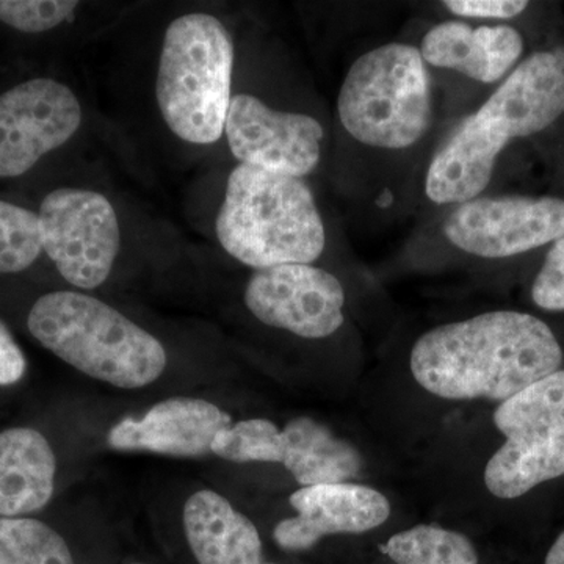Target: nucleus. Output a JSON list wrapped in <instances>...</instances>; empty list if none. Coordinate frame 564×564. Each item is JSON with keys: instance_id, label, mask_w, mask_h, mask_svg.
<instances>
[{"instance_id": "nucleus-1", "label": "nucleus", "mask_w": 564, "mask_h": 564, "mask_svg": "<svg viewBox=\"0 0 564 564\" xmlns=\"http://www.w3.org/2000/svg\"><path fill=\"white\" fill-rule=\"evenodd\" d=\"M563 350L543 321L516 311H492L436 326L415 340L411 372L445 400L505 402L558 372Z\"/></svg>"}, {"instance_id": "nucleus-2", "label": "nucleus", "mask_w": 564, "mask_h": 564, "mask_svg": "<svg viewBox=\"0 0 564 564\" xmlns=\"http://www.w3.org/2000/svg\"><path fill=\"white\" fill-rule=\"evenodd\" d=\"M217 237L234 259L258 270L314 262L326 245L306 182L242 163L226 185Z\"/></svg>"}, {"instance_id": "nucleus-3", "label": "nucleus", "mask_w": 564, "mask_h": 564, "mask_svg": "<svg viewBox=\"0 0 564 564\" xmlns=\"http://www.w3.org/2000/svg\"><path fill=\"white\" fill-rule=\"evenodd\" d=\"M29 332L79 372L122 389L154 383L166 351L152 334L95 296L52 292L33 304Z\"/></svg>"}, {"instance_id": "nucleus-4", "label": "nucleus", "mask_w": 564, "mask_h": 564, "mask_svg": "<svg viewBox=\"0 0 564 564\" xmlns=\"http://www.w3.org/2000/svg\"><path fill=\"white\" fill-rule=\"evenodd\" d=\"M232 68L231 35L217 18L192 13L169 25L155 91L163 120L180 139L193 144L221 139Z\"/></svg>"}, {"instance_id": "nucleus-5", "label": "nucleus", "mask_w": 564, "mask_h": 564, "mask_svg": "<svg viewBox=\"0 0 564 564\" xmlns=\"http://www.w3.org/2000/svg\"><path fill=\"white\" fill-rule=\"evenodd\" d=\"M343 126L367 147H413L432 124V91L421 51L391 43L352 63L337 98Z\"/></svg>"}, {"instance_id": "nucleus-6", "label": "nucleus", "mask_w": 564, "mask_h": 564, "mask_svg": "<svg viewBox=\"0 0 564 564\" xmlns=\"http://www.w3.org/2000/svg\"><path fill=\"white\" fill-rule=\"evenodd\" d=\"M505 443L486 464L485 485L518 499L564 475V370L505 400L494 413Z\"/></svg>"}, {"instance_id": "nucleus-7", "label": "nucleus", "mask_w": 564, "mask_h": 564, "mask_svg": "<svg viewBox=\"0 0 564 564\" xmlns=\"http://www.w3.org/2000/svg\"><path fill=\"white\" fill-rule=\"evenodd\" d=\"M212 454L232 463H280L304 486L345 484L362 469L359 452L311 417L284 429L267 419H250L221 430Z\"/></svg>"}, {"instance_id": "nucleus-8", "label": "nucleus", "mask_w": 564, "mask_h": 564, "mask_svg": "<svg viewBox=\"0 0 564 564\" xmlns=\"http://www.w3.org/2000/svg\"><path fill=\"white\" fill-rule=\"evenodd\" d=\"M43 250L69 284L93 291L107 281L120 251V223L101 193L58 188L40 207Z\"/></svg>"}, {"instance_id": "nucleus-9", "label": "nucleus", "mask_w": 564, "mask_h": 564, "mask_svg": "<svg viewBox=\"0 0 564 564\" xmlns=\"http://www.w3.org/2000/svg\"><path fill=\"white\" fill-rule=\"evenodd\" d=\"M448 242L486 259L511 258L562 239L564 202L558 198H475L444 223Z\"/></svg>"}, {"instance_id": "nucleus-10", "label": "nucleus", "mask_w": 564, "mask_h": 564, "mask_svg": "<svg viewBox=\"0 0 564 564\" xmlns=\"http://www.w3.org/2000/svg\"><path fill=\"white\" fill-rule=\"evenodd\" d=\"M245 303L263 325L304 339H325L344 325L343 284L311 263L256 270L248 281Z\"/></svg>"}, {"instance_id": "nucleus-11", "label": "nucleus", "mask_w": 564, "mask_h": 564, "mask_svg": "<svg viewBox=\"0 0 564 564\" xmlns=\"http://www.w3.org/2000/svg\"><path fill=\"white\" fill-rule=\"evenodd\" d=\"M82 122L79 99L61 82L33 79L0 95V177L28 173Z\"/></svg>"}, {"instance_id": "nucleus-12", "label": "nucleus", "mask_w": 564, "mask_h": 564, "mask_svg": "<svg viewBox=\"0 0 564 564\" xmlns=\"http://www.w3.org/2000/svg\"><path fill=\"white\" fill-rule=\"evenodd\" d=\"M225 132L242 165L302 180L321 162V122L310 115L270 109L256 96L232 98Z\"/></svg>"}, {"instance_id": "nucleus-13", "label": "nucleus", "mask_w": 564, "mask_h": 564, "mask_svg": "<svg viewBox=\"0 0 564 564\" xmlns=\"http://www.w3.org/2000/svg\"><path fill=\"white\" fill-rule=\"evenodd\" d=\"M289 502L295 518L284 519L273 530L274 543L288 552L307 551L332 534L370 532L391 516L383 494L362 485L304 486Z\"/></svg>"}, {"instance_id": "nucleus-14", "label": "nucleus", "mask_w": 564, "mask_h": 564, "mask_svg": "<svg viewBox=\"0 0 564 564\" xmlns=\"http://www.w3.org/2000/svg\"><path fill=\"white\" fill-rule=\"evenodd\" d=\"M564 113V47L530 55L475 113L511 139L533 135Z\"/></svg>"}, {"instance_id": "nucleus-15", "label": "nucleus", "mask_w": 564, "mask_h": 564, "mask_svg": "<svg viewBox=\"0 0 564 564\" xmlns=\"http://www.w3.org/2000/svg\"><path fill=\"white\" fill-rule=\"evenodd\" d=\"M231 425V415L206 400L173 397L143 417L122 419L107 434V443L115 451L193 458L210 454L215 436Z\"/></svg>"}, {"instance_id": "nucleus-16", "label": "nucleus", "mask_w": 564, "mask_h": 564, "mask_svg": "<svg viewBox=\"0 0 564 564\" xmlns=\"http://www.w3.org/2000/svg\"><path fill=\"white\" fill-rule=\"evenodd\" d=\"M522 51L524 40L510 25L470 28L462 21L436 25L423 36L421 46L423 62L484 84L502 79Z\"/></svg>"}, {"instance_id": "nucleus-17", "label": "nucleus", "mask_w": 564, "mask_h": 564, "mask_svg": "<svg viewBox=\"0 0 564 564\" xmlns=\"http://www.w3.org/2000/svg\"><path fill=\"white\" fill-rule=\"evenodd\" d=\"M510 140L466 118L430 163L425 193L436 204H462L480 198L491 182L494 166Z\"/></svg>"}, {"instance_id": "nucleus-18", "label": "nucleus", "mask_w": 564, "mask_h": 564, "mask_svg": "<svg viewBox=\"0 0 564 564\" xmlns=\"http://www.w3.org/2000/svg\"><path fill=\"white\" fill-rule=\"evenodd\" d=\"M182 521L199 564H263L258 529L220 494L210 489L193 494Z\"/></svg>"}, {"instance_id": "nucleus-19", "label": "nucleus", "mask_w": 564, "mask_h": 564, "mask_svg": "<svg viewBox=\"0 0 564 564\" xmlns=\"http://www.w3.org/2000/svg\"><path fill=\"white\" fill-rule=\"evenodd\" d=\"M57 459L46 437L33 429L0 433V518L36 513L51 502Z\"/></svg>"}, {"instance_id": "nucleus-20", "label": "nucleus", "mask_w": 564, "mask_h": 564, "mask_svg": "<svg viewBox=\"0 0 564 564\" xmlns=\"http://www.w3.org/2000/svg\"><path fill=\"white\" fill-rule=\"evenodd\" d=\"M380 551L397 564H478L466 534L436 525H415L393 534Z\"/></svg>"}, {"instance_id": "nucleus-21", "label": "nucleus", "mask_w": 564, "mask_h": 564, "mask_svg": "<svg viewBox=\"0 0 564 564\" xmlns=\"http://www.w3.org/2000/svg\"><path fill=\"white\" fill-rule=\"evenodd\" d=\"M0 564H76L66 541L44 522L0 518Z\"/></svg>"}, {"instance_id": "nucleus-22", "label": "nucleus", "mask_w": 564, "mask_h": 564, "mask_svg": "<svg viewBox=\"0 0 564 564\" xmlns=\"http://www.w3.org/2000/svg\"><path fill=\"white\" fill-rule=\"evenodd\" d=\"M43 251L40 217L17 204L0 202V273H20Z\"/></svg>"}, {"instance_id": "nucleus-23", "label": "nucleus", "mask_w": 564, "mask_h": 564, "mask_svg": "<svg viewBox=\"0 0 564 564\" xmlns=\"http://www.w3.org/2000/svg\"><path fill=\"white\" fill-rule=\"evenodd\" d=\"M77 7L73 0H0V21L25 33L46 32L68 21Z\"/></svg>"}, {"instance_id": "nucleus-24", "label": "nucleus", "mask_w": 564, "mask_h": 564, "mask_svg": "<svg viewBox=\"0 0 564 564\" xmlns=\"http://www.w3.org/2000/svg\"><path fill=\"white\" fill-rule=\"evenodd\" d=\"M532 299L544 311H564V236L547 252L534 278Z\"/></svg>"}, {"instance_id": "nucleus-25", "label": "nucleus", "mask_w": 564, "mask_h": 564, "mask_svg": "<svg viewBox=\"0 0 564 564\" xmlns=\"http://www.w3.org/2000/svg\"><path fill=\"white\" fill-rule=\"evenodd\" d=\"M448 11L462 18L511 20L529 7L525 0H447Z\"/></svg>"}, {"instance_id": "nucleus-26", "label": "nucleus", "mask_w": 564, "mask_h": 564, "mask_svg": "<svg viewBox=\"0 0 564 564\" xmlns=\"http://www.w3.org/2000/svg\"><path fill=\"white\" fill-rule=\"evenodd\" d=\"M25 373L24 352L0 322V386L18 383Z\"/></svg>"}, {"instance_id": "nucleus-27", "label": "nucleus", "mask_w": 564, "mask_h": 564, "mask_svg": "<svg viewBox=\"0 0 564 564\" xmlns=\"http://www.w3.org/2000/svg\"><path fill=\"white\" fill-rule=\"evenodd\" d=\"M544 564H564V532L552 544Z\"/></svg>"}, {"instance_id": "nucleus-28", "label": "nucleus", "mask_w": 564, "mask_h": 564, "mask_svg": "<svg viewBox=\"0 0 564 564\" xmlns=\"http://www.w3.org/2000/svg\"><path fill=\"white\" fill-rule=\"evenodd\" d=\"M131 564H144V563H131Z\"/></svg>"}, {"instance_id": "nucleus-29", "label": "nucleus", "mask_w": 564, "mask_h": 564, "mask_svg": "<svg viewBox=\"0 0 564 564\" xmlns=\"http://www.w3.org/2000/svg\"><path fill=\"white\" fill-rule=\"evenodd\" d=\"M263 564H273V563H263Z\"/></svg>"}]
</instances>
